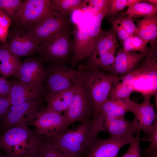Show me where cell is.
<instances>
[{"label":"cell","instance_id":"cell-22","mask_svg":"<svg viewBox=\"0 0 157 157\" xmlns=\"http://www.w3.org/2000/svg\"><path fill=\"white\" fill-rule=\"evenodd\" d=\"M135 103L130 97L120 99H108L101 106L98 117L108 114L124 116L127 112L132 113Z\"/></svg>","mask_w":157,"mask_h":157},{"label":"cell","instance_id":"cell-28","mask_svg":"<svg viewBox=\"0 0 157 157\" xmlns=\"http://www.w3.org/2000/svg\"><path fill=\"white\" fill-rule=\"evenodd\" d=\"M123 42V48L122 49L125 51H135L147 53L150 49L147 45L148 41L137 35H131Z\"/></svg>","mask_w":157,"mask_h":157},{"label":"cell","instance_id":"cell-12","mask_svg":"<svg viewBox=\"0 0 157 157\" xmlns=\"http://www.w3.org/2000/svg\"><path fill=\"white\" fill-rule=\"evenodd\" d=\"M70 27L68 17L61 13L50 16L25 27L39 45L51 36Z\"/></svg>","mask_w":157,"mask_h":157},{"label":"cell","instance_id":"cell-15","mask_svg":"<svg viewBox=\"0 0 157 157\" xmlns=\"http://www.w3.org/2000/svg\"><path fill=\"white\" fill-rule=\"evenodd\" d=\"M102 122L104 131L109 133L110 135L125 138L133 141L138 129V122L134 118L132 121L126 119L124 116H119L108 114L99 116Z\"/></svg>","mask_w":157,"mask_h":157},{"label":"cell","instance_id":"cell-4","mask_svg":"<svg viewBox=\"0 0 157 157\" xmlns=\"http://www.w3.org/2000/svg\"><path fill=\"white\" fill-rule=\"evenodd\" d=\"M107 11L106 8H104L94 15L88 27L77 26L75 28L73 33V51L68 64L75 68L86 60L101 29L102 21Z\"/></svg>","mask_w":157,"mask_h":157},{"label":"cell","instance_id":"cell-42","mask_svg":"<svg viewBox=\"0 0 157 157\" xmlns=\"http://www.w3.org/2000/svg\"><path fill=\"white\" fill-rule=\"evenodd\" d=\"M38 157H42V151H41V154H40V155Z\"/></svg>","mask_w":157,"mask_h":157},{"label":"cell","instance_id":"cell-39","mask_svg":"<svg viewBox=\"0 0 157 157\" xmlns=\"http://www.w3.org/2000/svg\"><path fill=\"white\" fill-rule=\"evenodd\" d=\"M157 157V149L149 153L144 157Z\"/></svg>","mask_w":157,"mask_h":157},{"label":"cell","instance_id":"cell-2","mask_svg":"<svg viewBox=\"0 0 157 157\" xmlns=\"http://www.w3.org/2000/svg\"><path fill=\"white\" fill-rule=\"evenodd\" d=\"M46 139L26 125L16 126L0 135V151L11 157H38Z\"/></svg>","mask_w":157,"mask_h":157},{"label":"cell","instance_id":"cell-3","mask_svg":"<svg viewBox=\"0 0 157 157\" xmlns=\"http://www.w3.org/2000/svg\"><path fill=\"white\" fill-rule=\"evenodd\" d=\"M78 67L81 77L89 92L94 107L93 119L99 116L101 107L108 99L114 85L119 81V76L112 75L86 63Z\"/></svg>","mask_w":157,"mask_h":157},{"label":"cell","instance_id":"cell-7","mask_svg":"<svg viewBox=\"0 0 157 157\" xmlns=\"http://www.w3.org/2000/svg\"><path fill=\"white\" fill-rule=\"evenodd\" d=\"M61 14L52 8L50 0H26L11 20L14 24L25 27L47 17Z\"/></svg>","mask_w":157,"mask_h":157},{"label":"cell","instance_id":"cell-16","mask_svg":"<svg viewBox=\"0 0 157 157\" xmlns=\"http://www.w3.org/2000/svg\"><path fill=\"white\" fill-rule=\"evenodd\" d=\"M11 88L8 97L11 105H17L31 100L42 102L46 90L44 85L32 86L13 78L10 80Z\"/></svg>","mask_w":157,"mask_h":157},{"label":"cell","instance_id":"cell-31","mask_svg":"<svg viewBox=\"0 0 157 157\" xmlns=\"http://www.w3.org/2000/svg\"><path fill=\"white\" fill-rule=\"evenodd\" d=\"M12 23L10 18L0 10V43H5L6 41L9 28Z\"/></svg>","mask_w":157,"mask_h":157},{"label":"cell","instance_id":"cell-11","mask_svg":"<svg viewBox=\"0 0 157 157\" xmlns=\"http://www.w3.org/2000/svg\"><path fill=\"white\" fill-rule=\"evenodd\" d=\"M41 110L29 125H33L45 138H55L67 129L69 125L67 119L60 113Z\"/></svg>","mask_w":157,"mask_h":157},{"label":"cell","instance_id":"cell-32","mask_svg":"<svg viewBox=\"0 0 157 157\" xmlns=\"http://www.w3.org/2000/svg\"><path fill=\"white\" fill-rule=\"evenodd\" d=\"M140 129H138L135 139L130 143L128 149L125 154L119 157H142V150L140 147Z\"/></svg>","mask_w":157,"mask_h":157},{"label":"cell","instance_id":"cell-43","mask_svg":"<svg viewBox=\"0 0 157 157\" xmlns=\"http://www.w3.org/2000/svg\"><path fill=\"white\" fill-rule=\"evenodd\" d=\"M1 74L0 73V76H1Z\"/></svg>","mask_w":157,"mask_h":157},{"label":"cell","instance_id":"cell-35","mask_svg":"<svg viewBox=\"0 0 157 157\" xmlns=\"http://www.w3.org/2000/svg\"><path fill=\"white\" fill-rule=\"evenodd\" d=\"M109 0H87L85 8L90 13L96 14L101 10L109 2Z\"/></svg>","mask_w":157,"mask_h":157},{"label":"cell","instance_id":"cell-26","mask_svg":"<svg viewBox=\"0 0 157 157\" xmlns=\"http://www.w3.org/2000/svg\"><path fill=\"white\" fill-rule=\"evenodd\" d=\"M52 8L68 17L74 11L86 7L87 0H50Z\"/></svg>","mask_w":157,"mask_h":157},{"label":"cell","instance_id":"cell-21","mask_svg":"<svg viewBox=\"0 0 157 157\" xmlns=\"http://www.w3.org/2000/svg\"><path fill=\"white\" fill-rule=\"evenodd\" d=\"M0 73L6 77L17 72L21 65L19 57L10 49L5 43L0 45Z\"/></svg>","mask_w":157,"mask_h":157},{"label":"cell","instance_id":"cell-34","mask_svg":"<svg viewBox=\"0 0 157 157\" xmlns=\"http://www.w3.org/2000/svg\"><path fill=\"white\" fill-rule=\"evenodd\" d=\"M126 0H110L109 6L106 16L110 17L115 16L126 7Z\"/></svg>","mask_w":157,"mask_h":157},{"label":"cell","instance_id":"cell-29","mask_svg":"<svg viewBox=\"0 0 157 157\" xmlns=\"http://www.w3.org/2000/svg\"><path fill=\"white\" fill-rule=\"evenodd\" d=\"M140 141L148 142H149V146L143 150V157L149 153L157 149V117L155 119L151 126L150 136L148 138L143 137L140 138Z\"/></svg>","mask_w":157,"mask_h":157},{"label":"cell","instance_id":"cell-9","mask_svg":"<svg viewBox=\"0 0 157 157\" xmlns=\"http://www.w3.org/2000/svg\"><path fill=\"white\" fill-rule=\"evenodd\" d=\"M64 116L69 124L93 118L94 110L92 99L84 83L81 76L78 79L72 101L64 112Z\"/></svg>","mask_w":157,"mask_h":157},{"label":"cell","instance_id":"cell-13","mask_svg":"<svg viewBox=\"0 0 157 157\" xmlns=\"http://www.w3.org/2000/svg\"><path fill=\"white\" fill-rule=\"evenodd\" d=\"M8 31L7 44L10 49L19 57L38 54L39 46L31 33L25 27L14 24Z\"/></svg>","mask_w":157,"mask_h":157},{"label":"cell","instance_id":"cell-33","mask_svg":"<svg viewBox=\"0 0 157 157\" xmlns=\"http://www.w3.org/2000/svg\"><path fill=\"white\" fill-rule=\"evenodd\" d=\"M42 154V157H66L48 139H46L43 144Z\"/></svg>","mask_w":157,"mask_h":157},{"label":"cell","instance_id":"cell-8","mask_svg":"<svg viewBox=\"0 0 157 157\" xmlns=\"http://www.w3.org/2000/svg\"><path fill=\"white\" fill-rule=\"evenodd\" d=\"M48 74L44 85L46 93L59 92L69 89L81 76L78 69L66 65L49 63L46 67Z\"/></svg>","mask_w":157,"mask_h":157},{"label":"cell","instance_id":"cell-40","mask_svg":"<svg viewBox=\"0 0 157 157\" xmlns=\"http://www.w3.org/2000/svg\"><path fill=\"white\" fill-rule=\"evenodd\" d=\"M148 3L152 5H157V0H147L146 1Z\"/></svg>","mask_w":157,"mask_h":157},{"label":"cell","instance_id":"cell-20","mask_svg":"<svg viewBox=\"0 0 157 157\" xmlns=\"http://www.w3.org/2000/svg\"><path fill=\"white\" fill-rule=\"evenodd\" d=\"M77 81L72 87L67 89L56 92L46 93L44 100L47 104L43 110L60 113L65 111L72 101L76 90Z\"/></svg>","mask_w":157,"mask_h":157},{"label":"cell","instance_id":"cell-18","mask_svg":"<svg viewBox=\"0 0 157 157\" xmlns=\"http://www.w3.org/2000/svg\"><path fill=\"white\" fill-rule=\"evenodd\" d=\"M147 53L125 51L121 49L115 56L109 74L119 76L131 73L135 70Z\"/></svg>","mask_w":157,"mask_h":157},{"label":"cell","instance_id":"cell-37","mask_svg":"<svg viewBox=\"0 0 157 157\" xmlns=\"http://www.w3.org/2000/svg\"><path fill=\"white\" fill-rule=\"evenodd\" d=\"M10 105V101L8 97H0V124H1L3 116L8 111Z\"/></svg>","mask_w":157,"mask_h":157},{"label":"cell","instance_id":"cell-19","mask_svg":"<svg viewBox=\"0 0 157 157\" xmlns=\"http://www.w3.org/2000/svg\"><path fill=\"white\" fill-rule=\"evenodd\" d=\"M150 97L145 96L142 103H136L132 113L138 122V129L144 133L146 138L149 137L151 126L157 117Z\"/></svg>","mask_w":157,"mask_h":157},{"label":"cell","instance_id":"cell-41","mask_svg":"<svg viewBox=\"0 0 157 157\" xmlns=\"http://www.w3.org/2000/svg\"><path fill=\"white\" fill-rule=\"evenodd\" d=\"M0 157H11L6 154H2L0 151Z\"/></svg>","mask_w":157,"mask_h":157},{"label":"cell","instance_id":"cell-23","mask_svg":"<svg viewBox=\"0 0 157 157\" xmlns=\"http://www.w3.org/2000/svg\"><path fill=\"white\" fill-rule=\"evenodd\" d=\"M136 28L133 35L148 41L150 44L156 42L157 15L146 17L136 20Z\"/></svg>","mask_w":157,"mask_h":157},{"label":"cell","instance_id":"cell-36","mask_svg":"<svg viewBox=\"0 0 157 157\" xmlns=\"http://www.w3.org/2000/svg\"><path fill=\"white\" fill-rule=\"evenodd\" d=\"M11 85L10 81H8L6 77L0 76V97H8L11 88Z\"/></svg>","mask_w":157,"mask_h":157},{"label":"cell","instance_id":"cell-1","mask_svg":"<svg viewBox=\"0 0 157 157\" xmlns=\"http://www.w3.org/2000/svg\"><path fill=\"white\" fill-rule=\"evenodd\" d=\"M101 131L103 130L101 125L91 118L81 122L74 128L67 129L48 140L66 157H82Z\"/></svg>","mask_w":157,"mask_h":157},{"label":"cell","instance_id":"cell-38","mask_svg":"<svg viewBox=\"0 0 157 157\" xmlns=\"http://www.w3.org/2000/svg\"><path fill=\"white\" fill-rule=\"evenodd\" d=\"M144 0H126V7H129L133 6Z\"/></svg>","mask_w":157,"mask_h":157},{"label":"cell","instance_id":"cell-14","mask_svg":"<svg viewBox=\"0 0 157 157\" xmlns=\"http://www.w3.org/2000/svg\"><path fill=\"white\" fill-rule=\"evenodd\" d=\"M48 74L43 62L38 58L30 57L21 61L18 71L13 78L36 87L43 86Z\"/></svg>","mask_w":157,"mask_h":157},{"label":"cell","instance_id":"cell-17","mask_svg":"<svg viewBox=\"0 0 157 157\" xmlns=\"http://www.w3.org/2000/svg\"><path fill=\"white\" fill-rule=\"evenodd\" d=\"M133 141L111 135L106 139L97 137L89 148L86 157H117L121 148Z\"/></svg>","mask_w":157,"mask_h":157},{"label":"cell","instance_id":"cell-6","mask_svg":"<svg viewBox=\"0 0 157 157\" xmlns=\"http://www.w3.org/2000/svg\"><path fill=\"white\" fill-rule=\"evenodd\" d=\"M119 46L113 28L101 29L95 39L87 58L86 63L109 73Z\"/></svg>","mask_w":157,"mask_h":157},{"label":"cell","instance_id":"cell-27","mask_svg":"<svg viewBox=\"0 0 157 157\" xmlns=\"http://www.w3.org/2000/svg\"><path fill=\"white\" fill-rule=\"evenodd\" d=\"M157 5L141 2L129 7L126 13L131 18L144 17L156 13Z\"/></svg>","mask_w":157,"mask_h":157},{"label":"cell","instance_id":"cell-25","mask_svg":"<svg viewBox=\"0 0 157 157\" xmlns=\"http://www.w3.org/2000/svg\"><path fill=\"white\" fill-rule=\"evenodd\" d=\"M108 21L118 38L123 41L134 35L136 28L132 18L127 16L117 15L109 17Z\"/></svg>","mask_w":157,"mask_h":157},{"label":"cell","instance_id":"cell-24","mask_svg":"<svg viewBox=\"0 0 157 157\" xmlns=\"http://www.w3.org/2000/svg\"><path fill=\"white\" fill-rule=\"evenodd\" d=\"M136 76L135 69L131 73L120 76L119 81L113 87L109 94L108 99H120L130 97L134 90Z\"/></svg>","mask_w":157,"mask_h":157},{"label":"cell","instance_id":"cell-30","mask_svg":"<svg viewBox=\"0 0 157 157\" xmlns=\"http://www.w3.org/2000/svg\"><path fill=\"white\" fill-rule=\"evenodd\" d=\"M22 3L20 0H0V10L12 20Z\"/></svg>","mask_w":157,"mask_h":157},{"label":"cell","instance_id":"cell-10","mask_svg":"<svg viewBox=\"0 0 157 157\" xmlns=\"http://www.w3.org/2000/svg\"><path fill=\"white\" fill-rule=\"evenodd\" d=\"M42 102L31 100L20 104L10 105L3 116L1 125L5 131L16 126H28L36 117L41 108Z\"/></svg>","mask_w":157,"mask_h":157},{"label":"cell","instance_id":"cell-5","mask_svg":"<svg viewBox=\"0 0 157 157\" xmlns=\"http://www.w3.org/2000/svg\"><path fill=\"white\" fill-rule=\"evenodd\" d=\"M72 33L70 27L42 42L38 58L42 62L68 64L74 50Z\"/></svg>","mask_w":157,"mask_h":157}]
</instances>
